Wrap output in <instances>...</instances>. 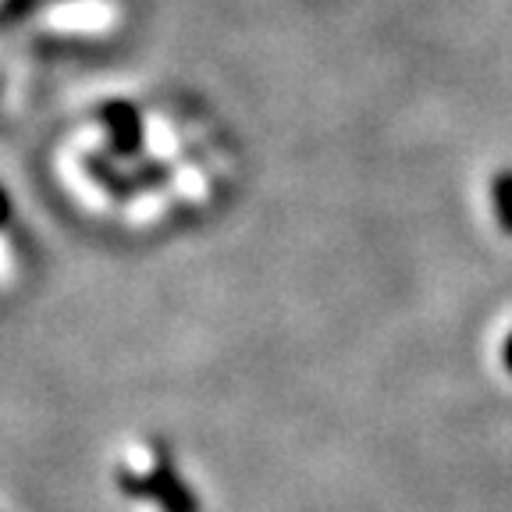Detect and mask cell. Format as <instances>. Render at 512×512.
<instances>
[{
  "mask_svg": "<svg viewBox=\"0 0 512 512\" xmlns=\"http://www.w3.org/2000/svg\"><path fill=\"white\" fill-rule=\"evenodd\" d=\"M8 217V200H4V192H0V221Z\"/></svg>",
  "mask_w": 512,
  "mask_h": 512,
  "instance_id": "5b68a950",
  "label": "cell"
},
{
  "mask_svg": "<svg viewBox=\"0 0 512 512\" xmlns=\"http://www.w3.org/2000/svg\"><path fill=\"white\" fill-rule=\"evenodd\" d=\"M491 200H495V217L498 228L505 235H512V171H498L495 182H491Z\"/></svg>",
  "mask_w": 512,
  "mask_h": 512,
  "instance_id": "3957f363",
  "label": "cell"
},
{
  "mask_svg": "<svg viewBox=\"0 0 512 512\" xmlns=\"http://www.w3.org/2000/svg\"><path fill=\"white\" fill-rule=\"evenodd\" d=\"M25 4H32V0H11V11H25Z\"/></svg>",
  "mask_w": 512,
  "mask_h": 512,
  "instance_id": "8992f818",
  "label": "cell"
},
{
  "mask_svg": "<svg viewBox=\"0 0 512 512\" xmlns=\"http://www.w3.org/2000/svg\"><path fill=\"white\" fill-rule=\"evenodd\" d=\"M107 121L114 128V143H118L121 153H132L139 146V136H143V128H139V114L132 107L118 104L107 111Z\"/></svg>",
  "mask_w": 512,
  "mask_h": 512,
  "instance_id": "7a4b0ae2",
  "label": "cell"
},
{
  "mask_svg": "<svg viewBox=\"0 0 512 512\" xmlns=\"http://www.w3.org/2000/svg\"><path fill=\"white\" fill-rule=\"evenodd\" d=\"M121 488L136 498H150L160 505V512H200V498L192 495L189 484L182 480V473L160 459L146 477H132L128 470H121Z\"/></svg>",
  "mask_w": 512,
  "mask_h": 512,
  "instance_id": "6da1fadb",
  "label": "cell"
},
{
  "mask_svg": "<svg viewBox=\"0 0 512 512\" xmlns=\"http://www.w3.org/2000/svg\"><path fill=\"white\" fill-rule=\"evenodd\" d=\"M502 360H505V370H509V374H512V335H509V338H505Z\"/></svg>",
  "mask_w": 512,
  "mask_h": 512,
  "instance_id": "277c9868",
  "label": "cell"
}]
</instances>
